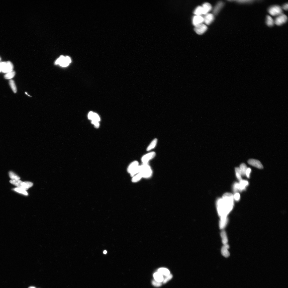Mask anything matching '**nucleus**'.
Here are the masks:
<instances>
[{
  "mask_svg": "<svg viewBox=\"0 0 288 288\" xmlns=\"http://www.w3.org/2000/svg\"><path fill=\"white\" fill-rule=\"evenodd\" d=\"M240 198V195L239 193H236L233 196V198L236 201H239Z\"/></svg>",
  "mask_w": 288,
  "mask_h": 288,
  "instance_id": "nucleus-36",
  "label": "nucleus"
},
{
  "mask_svg": "<svg viewBox=\"0 0 288 288\" xmlns=\"http://www.w3.org/2000/svg\"><path fill=\"white\" fill-rule=\"evenodd\" d=\"M92 123L94 125L96 128H98L99 127V124L98 122L92 121Z\"/></svg>",
  "mask_w": 288,
  "mask_h": 288,
  "instance_id": "nucleus-37",
  "label": "nucleus"
},
{
  "mask_svg": "<svg viewBox=\"0 0 288 288\" xmlns=\"http://www.w3.org/2000/svg\"><path fill=\"white\" fill-rule=\"evenodd\" d=\"M157 139H154L149 144L147 148V151H150L152 149L154 148L157 145Z\"/></svg>",
  "mask_w": 288,
  "mask_h": 288,
  "instance_id": "nucleus-21",
  "label": "nucleus"
},
{
  "mask_svg": "<svg viewBox=\"0 0 288 288\" xmlns=\"http://www.w3.org/2000/svg\"><path fill=\"white\" fill-rule=\"evenodd\" d=\"M203 22V17L201 16L196 15L192 19L193 24L195 27L202 24Z\"/></svg>",
  "mask_w": 288,
  "mask_h": 288,
  "instance_id": "nucleus-12",
  "label": "nucleus"
},
{
  "mask_svg": "<svg viewBox=\"0 0 288 288\" xmlns=\"http://www.w3.org/2000/svg\"><path fill=\"white\" fill-rule=\"evenodd\" d=\"M194 14L197 16H201L203 14V9L202 6H198L195 9L194 11Z\"/></svg>",
  "mask_w": 288,
  "mask_h": 288,
  "instance_id": "nucleus-26",
  "label": "nucleus"
},
{
  "mask_svg": "<svg viewBox=\"0 0 288 288\" xmlns=\"http://www.w3.org/2000/svg\"><path fill=\"white\" fill-rule=\"evenodd\" d=\"M140 166L137 161H134L129 165L127 169V171L130 176L133 177L140 172Z\"/></svg>",
  "mask_w": 288,
  "mask_h": 288,
  "instance_id": "nucleus-3",
  "label": "nucleus"
},
{
  "mask_svg": "<svg viewBox=\"0 0 288 288\" xmlns=\"http://www.w3.org/2000/svg\"><path fill=\"white\" fill-rule=\"evenodd\" d=\"M173 276L171 274H170L166 276V277L164 279L163 283L164 284L166 283L169 280H171Z\"/></svg>",
  "mask_w": 288,
  "mask_h": 288,
  "instance_id": "nucleus-33",
  "label": "nucleus"
},
{
  "mask_svg": "<svg viewBox=\"0 0 288 288\" xmlns=\"http://www.w3.org/2000/svg\"><path fill=\"white\" fill-rule=\"evenodd\" d=\"M233 191L235 192L236 193L239 190V183H237L234 184L233 187Z\"/></svg>",
  "mask_w": 288,
  "mask_h": 288,
  "instance_id": "nucleus-34",
  "label": "nucleus"
},
{
  "mask_svg": "<svg viewBox=\"0 0 288 288\" xmlns=\"http://www.w3.org/2000/svg\"><path fill=\"white\" fill-rule=\"evenodd\" d=\"M1 72V63H0V72Z\"/></svg>",
  "mask_w": 288,
  "mask_h": 288,
  "instance_id": "nucleus-41",
  "label": "nucleus"
},
{
  "mask_svg": "<svg viewBox=\"0 0 288 288\" xmlns=\"http://www.w3.org/2000/svg\"><path fill=\"white\" fill-rule=\"evenodd\" d=\"M16 74L15 72L13 71L11 72L7 73L4 76V78L6 79H10L13 78Z\"/></svg>",
  "mask_w": 288,
  "mask_h": 288,
  "instance_id": "nucleus-28",
  "label": "nucleus"
},
{
  "mask_svg": "<svg viewBox=\"0 0 288 288\" xmlns=\"http://www.w3.org/2000/svg\"><path fill=\"white\" fill-rule=\"evenodd\" d=\"M203 9V14L205 15L208 14L212 9V5L208 2L203 3L202 6Z\"/></svg>",
  "mask_w": 288,
  "mask_h": 288,
  "instance_id": "nucleus-16",
  "label": "nucleus"
},
{
  "mask_svg": "<svg viewBox=\"0 0 288 288\" xmlns=\"http://www.w3.org/2000/svg\"><path fill=\"white\" fill-rule=\"evenodd\" d=\"M152 283V285L155 286L156 287H159L160 286L162 285V283L161 282H157L155 281V280H153Z\"/></svg>",
  "mask_w": 288,
  "mask_h": 288,
  "instance_id": "nucleus-35",
  "label": "nucleus"
},
{
  "mask_svg": "<svg viewBox=\"0 0 288 288\" xmlns=\"http://www.w3.org/2000/svg\"><path fill=\"white\" fill-rule=\"evenodd\" d=\"M207 29V26L205 24H202L195 27L194 30L199 35H201L205 33Z\"/></svg>",
  "mask_w": 288,
  "mask_h": 288,
  "instance_id": "nucleus-10",
  "label": "nucleus"
},
{
  "mask_svg": "<svg viewBox=\"0 0 288 288\" xmlns=\"http://www.w3.org/2000/svg\"><path fill=\"white\" fill-rule=\"evenodd\" d=\"M132 182L133 183H136L139 182L142 177L140 173H139L133 177Z\"/></svg>",
  "mask_w": 288,
  "mask_h": 288,
  "instance_id": "nucleus-29",
  "label": "nucleus"
},
{
  "mask_svg": "<svg viewBox=\"0 0 288 288\" xmlns=\"http://www.w3.org/2000/svg\"><path fill=\"white\" fill-rule=\"evenodd\" d=\"M228 222L227 218H220L219 223L220 228L221 229H224L227 224Z\"/></svg>",
  "mask_w": 288,
  "mask_h": 288,
  "instance_id": "nucleus-20",
  "label": "nucleus"
},
{
  "mask_svg": "<svg viewBox=\"0 0 288 288\" xmlns=\"http://www.w3.org/2000/svg\"><path fill=\"white\" fill-rule=\"evenodd\" d=\"M224 5V3L222 1H220L218 2L213 9V14L214 15H217L219 13Z\"/></svg>",
  "mask_w": 288,
  "mask_h": 288,
  "instance_id": "nucleus-14",
  "label": "nucleus"
},
{
  "mask_svg": "<svg viewBox=\"0 0 288 288\" xmlns=\"http://www.w3.org/2000/svg\"><path fill=\"white\" fill-rule=\"evenodd\" d=\"M1 72L4 73L11 72L13 71V66L10 61L1 63Z\"/></svg>",
  "mask_w": 288,
  "mask_h": 288,
  "instance_id": "nucleus-7",
  "label": "nucleus"
},
{
  "mask_svg": "<svg viewBox=\"0 0 288 288\" xmlns=\"http://www.w3.org/2000/svg\"><path fill=\"white\" fill-rule=\"evenodd\" d=\"M155 156L156 153L155 152H151L148 153L142 157V162L143 164H148L149 161L154 158Z\"/></svg>",
  "mask_w": 288,
  "mask_h": 288,
  "instance_id": "nucleus-9",
  "label": "nucleus"
},
{
  "mask_svg": "<svg viewBox=\"0 0 288 288\" xmlns=\"http://www.w3.org/2000/svg\"><path fill=\"white\" fill-rule=\"evenodd\" d=\"M203 17V22L207 25H209L214 20V15L212 14L208 13Z\"/></svg>",
  "mask_w": 288,
  "mask_h": 288,
  "instance_id": "nucleus-11",
  "label": "nucleus"
},
{
  "mask_svg": "<svg viewBox=\"0 0 288 288\" xmlns=\"http://www.w3.org/2000/svg\"><path fill=\"white\" fill-rule=\"evenodd\" d=\"M10 182L18 188H21L25 190H28L29 188L33 186V183L29 182H23L20 180L11 179Z\"/></svg>",
  "mask_w": 288,
  "mask_h": 288,
  "instance_id": "nucleus-2",
  "label": "nucleus"
},
{
  "mask_svg": "<svg viewBox=\"0 0 288 288\" xmlns=\"http://www.w3.org/2000/svg\"><path fill=\"white\" fill-rule=\"evenodd\" d=\"M248 163L251 166L259 169H262L263 166L262 164L258 160L250 159L248 161Z\"/></svg>",
  "mask_w": 288,
  "mask_h": 288,
  "instance_id": "nucleus-13",
  "label": "nucleus"
},
{
  "mask_svg": "<svg viewBox=\"0 0 288 288\" xmlns=\"http://www.w3.org/2000/svg\"><path fill=\"white\" fill-rule=\"evenodd\" d=\"M28 288H36L35 287H30Z\"/></svg>",
  "mask_w": 288,
  "mask_h": 288,
  "instance_id": "nucleus-43",
  "label": "nucleus"
},
{
  "mask_svg": "<svg viewBox=\"0 0 288 288\" xmlns=\"http://www.w3.org/2000/svg\"><path fill=\"white\" fill-rule=\"evenodd\" d=\"M229 248V246L227 244L224 245L221 249L222 254L226 258L228 257L230 255V253L228 251Z\"/></svg>",
  "mask_w": 288,
  "mask_h": 288,
  "instance_id": "nucleus-17",
  "label": "nucleus"
},
{
  "mask_svg": "<svg viewBox=\"0 0 288 288\" xmlns=\"http://www.w3.org/2000/svg\"><path fill=\"white\" fill-rule=\"evenodd\" d=\"M1 58L0 57V61H1Z\"/></svg>",
  "mask_w": 288,
  "mask_h": 288,
  "instance_id": "nucleus-44",
  "label": "nucleus"
},
{
  "mask_svg": "<svg viewBox=\"0 0 288 288\" xmlns=\"http://www.w3.org/2000/svg\"><path fill=\"white\" fill-rule=\"evenodd\" d=\"M88 119L92 121H96L99 122L100 121V118L99 115L96 113L91 111L88 114Z\"/></svg>",
  "mask_w": 288,
  "mask_h": 288,
  "instance_id": "nucleus-15",
  "label": "nucleus"
},
{
  "mask_svg": "<svg viewBox=\"0 0 288 288\" xmlns=\"http://www.w3.org/2000/svg\"><path fill=\"white\" fill-rule=\"evenodd\" d=\"M288 20V17L286 15L282 13L276 18L274 20L275 24L278 26H281L285 23Z\"/></svg>",
  "mask_w": 288,
  "mask_h": 288,
  "instance_id": "nucleus-8",
  "label": "nucleus"
},
{
  "mask_svg": "<svg viewBox=\"0 0 288 288\" xmlns=\"http://www.w3.org/2000/svg\"><path fill=\"white\" fill-rule=\"evenodd\" d=\"M71 62V60L70 57L61 56L56 61L55 64L59 65L62 67H66L68 66Z\"/></svg>",
  "mask_w": 288,
  "mask_h": 288,
  "instance_id": "nucleus-5",
  "label": "nucleus"
},
{
  "mask_svg": "<svg viewBox=\"0 0 288 288\" xmlns=\"http://www.w3.org/2000/svg\"><path fill=\"white\" fill-rule=\"evenodd\" d=\"M251 171V170L250 168H247L246 172V175L247 176L248 178H249L250 175Z\"/></svg>",
  "mask_w": 288,
  "mask_h": 288,
  "instance_id": "nucleus-38",
  "label": "nucleus"
},
{
  "mask_svg": "<svg viewBox=\"0 0 288 288\" xmlns=\"http://www.w3.org/2000/svg\"><path fill=\"white\" fill-rule=\"evenodd\" d=\"M9 177L11 179L20 180V178L14 173L12 171L9 172Z\"/></svg>",
  "mask_w": 288,
  "mask_h": 288,
  "instance_id": "nucleus-31",
  "label": "nucleus"
},
{
  "mask_svg": "<svg viewBox=\"0 0 288 288\" xmlns=\"http://www.w3.org/2000/svg\"><path fill=\"white\" fill-rule=\"evenodd\" d=\"M266 22L267 25L270 27L273 26L275 24L274 21L273 19L269 15L267 17Z\"/></svg>",
  "mask_w": 288,
  "mask_h": 288,
  "instance_id": "nucleus-24",
  "label": "nucleus"
},
{
  "mask_svg": "<svg viewBox=\"0 0 288 288\" xmlns=\"http://www.w3.org/2000/svg\"><path fill=\"white\" fill-rule=\"evenodd\" d=\"M158 272L163 275L167 276L170 274V271L168 269L165 268H160L158 270Z\"/></svg>",
  "mask_w": 288,
  "mask_h": 288,
  "instance_id": "nucleus-25",
  "label": "nucleus"
},
{
  "mask_svg": "<svg viewBox=\"0 0 288 288\" xmlns=\"http://www.w3.org/2000/svg\"><path fill=\"white\" fill-rule=\"evenodd\" d=\"M235 1L239 3H250L253 1L252 0H236Z\"/></svg>",
  "mask_w": 288,
  "mask_h": 288,
  "instance_id": "nucleus-39",
  "label": "nucleus"
},
{
  "mask_svg": "<svg viewBox=\"0 0 288 288\" xmlns=\"http://www.w3.org/2000/svg\"><path fill=\"white\" fill-rule=\"evenodd\" d=\"M221 236L223 244L224 245L227 244L228 240L226 232L224 231H222L221 233Z\"/></svg>",
  "mask_w": 288,
  "mask_h": 288,
  "instance_id": "nucleus-23",
  "label": "nucleus"
},
{
  "mask_svg": "<svg viewBox=\"0 0 288 288\" xmlns=\"http://www.w3.org/2000/svg\"><path fill=\"white\" fill-rule=\"evenodd\" d=\"M107 253V252L106 250H105L104 251H103V254H106Z\"/></svg>",
  "mask_w": 288,
  "mask_h": 288,
  "instance_id": "nucleus-42",
  "label": "nucleus"
},
{
  "mask_svg": "<svg viewBox=\"0 0 288 288\" xmlns=\"http://www.w3.org/2000/svg\"><path fill=\"white\" fill-rule=\"evenodd\" d=\"M13 190L17 192L22 194L26 195H28V194L26 190L23 189L21 188H17L13 189Z\"/></svg>",
  "mask_w": 288,
  "mask_h": 288,
  "instance_id": "nucleus-30",
  "label": "nucleus"
},
{
  "mask_svg": "<svg viewBox=\"0 0 288 288\" xmlns=\"http://www.w3.org/2000/svg\"><path fill=\"white\" fill-rule=\"evenodd\" d=\"M249 183L246 180H242L239 183V191H241L245 189L246 187L248 185Z\"/></svg>",
  "mask_w": 288,
  "mask_h": 288,
  "instance_id": "nucleus-18",
  "label": "nucleus"
},
{
  "mask_svg": "<svg viewBox=\"0 0 288 288\" xmlns=\"http://www.w3.org/2000/svg\"><path fill=\"white\" fill-rule=\"evenodd\" d=\"M140 173L142 178H148L151 177L152 172L151 169L148 164H143L140 166Z\"/></svg>",
  "mask_w": 288,
  "mask_h": 288,
  "instance_id": "nucleus-4",
  "label": "nucleus"
},
{
  "mask_svg": "<svg viewBox=\"0 0 288 288\" xmlns=\"http://www.w3.org/2000/svg\"><path fill=\"white\" fill-rule=\"evenodd\" d=\"M9 85L11 89L14 93H16L17 92V87L14 80H10L9 82Z\"/></svg>",
  "mask_w": 288,
  "mask_h": 288,
  "instance_id": "nucleus-27",
  "label": "nucleus"
},
{
  "mask_svg": "<svg viewBox=\"0 0 288 288\" xmlns=\"http://www.w3.org/2000/svg\"><path fill=\"white\" fill-rule=\"evenodd\" d=\"M153 277L155 281L159 282H163L164 279L163 275L158 272L154 274Z\"/></svg>",
  "mask_w": 288,
  "mask_h": 288,
  "instance_id": "nucleus-19",
  "label": "nucleus"
},
{
  "mask_svg": "<svg viewBox=\"0 0 288 288\" xmlns=\"http://www.w3.org/2000/svg\"><path fill=\"white\" fill-rule=\"evenodd\" d=\"M268 11L269 13L273 16H278L283 13V12L282 7L278 5H275L270 7L268 9Z\"/></svg>",
  "mask_w": 288,
  "mask_h": 288,
  "instance_id": "nucleus-6",
  "label": "nucleus"
},
{
  "mask_svg": "<svg viewBox=\"0 0 288 288\" xmlns=\"http://www.w3.org/2000/svg\"><path fill=\"white\" fill-rule=\"evenodd\" d=\"M239 168L241 175H246V172L247 169L246 165L244 163L240 165Z\"/></svg>",
  "mask_w": 288,
  "mask_h": 288,
  "instance_id": "nucleus-22",
  "label": "nucleus"
},
{
  "mask_svg": "<svg viewBox=\"0 0 288 288\" xmlns=\"http://www.w3.org/2000/svg\"><path fill=\"white\" fill-rule=\"evenodd\" d=\"M235 171L236 177L237 179L240 181L242 179L241 176V175L239 168L238 167L236 168L235 169Z\"/></svg>",
  "mask_w": 288,
  "mask_h": 288,
  "instance_id": "nucleus-32",
  "label": "nucleus"
},
{
  "mask_svg": "<svg viewBox=\"0 0 288 288\" xmlns=\"http://www.w3.org/2000/svg\"><path fill=\"white\" fill-rule=\"evenodd\" d=\"M233 195L230 193L224 194L222 198H218L216 205L218 213L220 218H227L228 214L233 208Z\"/></svg>",
  "mask_w": 288,
  "mask_h": 288,
  "instance_id": "nucleus-1",
  "label": "nucleus"
},
{
  "mask_svg": "<svg viewBox=\"0 0 288 288\" xmlns=\"http://www.w3.org/2000/svg\"><path fill=\"white\" fill-rule=\"evenodd\" d=\"M288 3H286L285 4L283 5L282 8V9H283L285 10H288Z\"/></svg>",
  "mask_w": 288,
  "mask_h": 288,
  "instance_id": "nucleus-40",
  "label": "nucleus"
}]
</instances>
